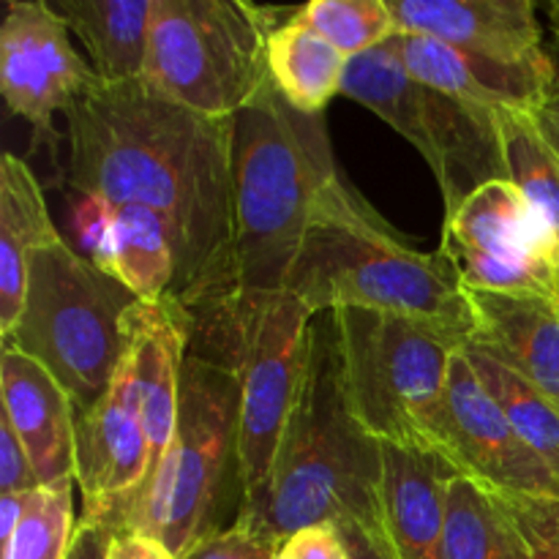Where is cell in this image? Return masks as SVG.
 <instances>
[{
	"mask_svg": "<svg viewBox=\"0 0 559 559\" xmlns=\"http://www.w3.org/2000/svg\"><path fill=\"white\" fill-rule=\"evenodd\" d=\"M69 186L112 205H142L167 222L175 254L173 300L213 336L233 311V123L158 96L142 80L93 87L66 112Z\"/></svg>",
	"mask_w": 559,
	"mask_h": 559,
	"instance_id": "6da1fadb",
	"label": "cell"
},
{
	"mask_svg": "<svg viewBox=\"0 0 559 559\" xmlns=\"http://www.w3.org/2000/svg\"><path fill=\"white\" fill-rule=\"evenodd\" d=\"M336 173L325 115L298 112L267 80L233 123L238 293L224 325L213 336L191 342V353L227 360L240 328L257 309L287 293L311 205Z\"/></svg>",
	"mask_w": 559,
	"mask_h": 559,
	"instance_id": "7a4b0ae2",
	"label": "cell"
},
{
	"mask_svg": "<svg viewBox=\"0 0 559 559\" xmlns=\"http://www.w3.org/2000/svg\"><path fill=\"white\" fill-rule=\"evenodd\" d=\"M287 293L311 314L380 311L431 328L459 349L473 342L469 293L442 251H420L358 189L333 175L317 194Z\"/></svg>",
	"mask_w": 559,
	"mask_h": 559,
	"instance_id": "3957f363",
	"label": "cell"
},
{
	"mask_svg": "<svg viewBox=\"0 0 559 559\" xmlns=\"http://www.w3.org/2000/svg\"><path fill=\"white\" fill-rule=\"evenodd\" d=\"M380 480L382 442L360 426L347 399L336 314H317L267 495L254 516L238 522L276 544L306 527L344 522L364 524L382 540Z\"/></svg>",
	"mask_w": 559,
	"mask_h": 559,
	"instance_id": "277c9868",
	"label": "cell"
},
{
	"mask_svg": "<svg viewBox=\"0 0 559 559\" xmlns=\"http://www.w3.org/2000/svg\"><path fill=\"white\" fill-rule=\"evenodd\" d=\"M243 511L240 377L211 355H186L175 437L123 530L183 557Z\"/></svg>",
	"mask_w": 559,
	"mask_h": 559,
	"instance_id": "5b68a950",
	"label": "cell"
},
{
	"mask_svg": "<svg viewBox=\"0 0 559 559\" xmlns=\"http://www.w3.org/2000/svg\"><path fill=\"white\" fill-rule=\"evenodd\" d=\"M134 295L63 238L36 251L22 314L3 344L31 355L74 402L76 415L112 388L126 360V314Z\"/></svg>",
	"mask_w": 559,
	"mask_h": 559,
	"instance_id": "8992f818",
	"label": "cell"
},
{
	"mask_svg": "<svg viewBox=\"0 0 559 559\" xmlns=\"http://www.w3.org/2000/svg\"><path fill=\"white\" fill-rule=\"evenodd\" d=\"M267 31L246 0H156L140 80L205 118H235L267 82Z\"/></svg>",
	"mask_w": 559,
	"mask_h": 559,
	"instance_id": "52a82bcc",
	"label": "cell"
},
{
	"mask_svg": "<svg viewBox=\"0 0 559 559\" xmlns=\"http://www.w3.org/2000/svg\"><path fill=\"white\" fill-rule=\"evenodd\" d=\"M342 93L385 120L424 156L440 183L445 216L480 186L508 180L497 112L418 82L388 44L349 60Z\"/></svg>",
	"mask_w": 559,
	"mask_h": 559,
	"instance_id": "ba28073f",
	"label": "cell"
},
{
	"mask_svg": "<svg viewBox=\"0 0 559 559\" xmlns=\"http://www.w3.org/2000/svg\"><path fill=\"white\" fill-rule=\"evenodd\" d=\"M347 399L380 442L420 448V431L442 402L459 347L431 328L380 311H333Z\"/></svg>",
	"mask_w": 559,
	"mask_h": 559,
	"instance_id": "9c48e42d",
	"label": "cell"
},
{
	"mask_svg": "<svg viewBox=\"0 0 559 559\" xmlns=\"http://www.w3.org/2000/svg\"><path fill=\"white\" fill-rule=\"evenodd\" d=\"M311 320L300 300L276 295L240 328L227 358L240 377V516H254L271 486L309 360Z\"/></svg>",
	"mask_w": 559,
	"mask_h": 559,
	"instance_id": "30bf717a",
	"label": "cell"
},
{
	"mask_svg": "<svg viewBox=\"0 0 559 559\" xmlns=\"http://www.w3.org/2000/svg\"><path fill=\"white\" fill-rule=\"evenodd\" d=\"M442 254L467 293L559 300V243L511 180L480 186L445 216Z\"/></svg>",
	"mask_w": 559,
	"mask_h": 559,
	"instance_id": "8fae6325",
	"label": "cell"
},
{
	"mask_svg": "<svg viewBox=\"0 0 559 559\" xmlns=\"http://www.w3.org/2000/svg\"><path fill=\"white\" fill-rule=\"evenodd\" d=\"M420 448L502 500H559L557 475L513 431L462 349L453 355L445 396L426 418Z\"/></svg>",
	"mask_w": 559,
	"mask_h": 559,
	"instance_id": "7c38bea8",
	"label": "cell"
},
{
	"mask_svg": "<svg viewBox=\"0 0 559 559\" xmlns=\"http://www.w3.org/2000/svg\"><path fill=\"white\" fill-rule=\"evenodd\" d=\"M93 66L69 38V27L44 0H11L0 22V93L11 115L36 134H52V118L98 87Z\"/></svg>",
	"mask_w": 559,
	"mask_h": 559,
	"instance_id": "4fadbf2b",
	"label": "cell"
},
{
	"mask_svg": "<svg viewBox=\"0 0 559 559\" xmlns=\"http://www.w3.org/2000/svg\"><path fill=\"white\" fill-rule=\"evenodd\" d=\"M76 489L80 522L123 530L151 486V448L129 366L91 409L76 415Z\"/></svg>",
	"mask_w": 559,
	"mask_h": 559,
	"instance_id": "5bb4252c",
	"label": "cell"
},
{
	"mask_svg": "<svg viewBox=\"0 0 559 559\" xmlns=\"http://www.w3.org/2000/svg\"><path fill=\"white\" fill-rule=\"evenodd\" d=\"M388 47L418 82L491 112L522 109L535 115L559 85L549 55L535 60H502L415 33H396Z\"/></svg>",
	"mask_w": 559,
	"mask_h": 559,
	"instance_id": "9a60e30c",
	"label": "cell"
},
{
	"mask_svg": "<svg viewBox=\"0 0 559 559\" xmlns=\"http://www.w3.org/2000/svg\"><path fill=\"white\" fill-rule=\"evenodd\" d=\"M194 322L178 300H136L126 314V366L142 404V426L151 448V480L175 437L180 382Z\"/></svg>",
	"mask_w": 559,
	"mask_h": 559,
	"instance_id": "2e32d148",
	"label": "cell"
},
{
	"mask_svg": "<svg viewBox=\"0 0 559 559\" xmlns=\"http://www.w3.org/2000/svg\"><path fill=\"white\" fill-rule=\"evenodd\" d=\"M456 478L437 453L382 442L380 513L391 559H445L448 495Z\"/></svg>",
	"mask_w": 559,
	"mask_h": 559,
	"instance_id": "e0dca14e",
	"label": "cell"
},
{
	"mask_svg": "<svg viewBox=\"0 0 559 559\" xmlns=\"http://www.w3.org/2000/svg\"><path fill=\"white\" fill-rule=\"evenodd\" d=\"M0 396L3 415L31 459L38 486L74 478L76 409L66 388L31 355L3 344Z\"/></svg>",
	"mask_w": 559,
	"mask_h": 559,
	"instance_id": "ac0fdd59",
	"label": "cell"
},
{
	"mask_svg": "<svg viewBox=\"0 0 559 559\" xmlns=\"http://www.w3.org/2000/svg\"><path fill=\"white\" fill-rule=\"evenodd\" d=\"M399 33L502 60L549 55L533 0H388Z\"/></svg>",
	"mask_w": 559,
	"mask_h": 559,
	"instance_id": "d6986e66",
	"label": "cell"
},
{
	"mask_svg": "<svg viewBox=\"0 0 559 559\" xmlns=\"http://www.w3.org/2000/svg\"><path fill=\"white\" fill-rule=\"evenodd\" d=\"M473 347L502 360L559 407V300L469 293Z\"/></svg>",
	"mask_w": 559,
	"mask_h": 559,
	"instance_id": "ffe728a7",
	"label": "cell"
},
{
	"mask_svg": "<svg viewBox=\"0 0 559 559\" xmlns=\"http://www.w3.org/2000/svg\"><path fill=\"white\" fill-rule=\"evenodd\" d=\"M60 240L36 175L14 153L0 158V333L11 336L22 314L36 251Z\"/></svg>",
	"mask_w": 559,
	"mask_h": 559,
	"instance_id": "44dd1931",
	"label": "cell"
},
{
	"mask_svg": "<svg viewBox=\"0 0 559 559\" xmlns=\"http://www.w3.org/2000/svg\"><path fill=\"white\" fill-rule=\"evenodd\" d=\"M156 0H52V11L85 44L104 85L140 80Z\"/></svg>",
	"mask_w": 559,
	"mask_h": 559,
	"instance_id": "7402d4cb",
	"label": "cell"
},
{
	"mask_svg": "<svg viewBox=\"0 0 559 559\" xmlns=\"http://www.w3.org/2000/svg\"><path fill=\"white\" fill-rule=\"evenodd\" d=\"M267 80L304 115H325L347 76L349 58L304 20V11L267 36Z\"/></svg>",
	"mask_w": 559,
	"mask_h": 559,
	"instance_id": "603a6c76",
	"label": "cell"
},
{
	"mask_svg": "<svg viewBox=\"0 0 559 559\" xmlns=\"http://www.w3.org/2000/svg\"><path fill=\"white\" fill-rule=\"evenodd\" d=\"M107 276L118 278L136 300L173 298L175 254L167 222L142 205H120Z\"/></svg>",
	"mask_w": 559,
	"mask_h": 559,
	"instance_id": "cb8c5ba5",
	"label": "cell"
},
{
	"mask_svg": "<svg viewBox=\"0 0 559 559\" xmlns=\"http://www.w3.org/2000/svg\"><path fill=\"white\" fill-rule=\"evenodd\" d=\"M445 559H524L511 502L456 478L448 495Z\"/></svg>",
	"mask_w": 559,
	"mask_h": 559,
	"instance_id": "d4e9b609",
	"label": "cell"
},
{
	"mask_svg": "<svg viewBox=\"0 0 559 559\" xmlns=\"http://www.w3.org/2000/svg\"><path fill=\"white\" fill-rule=\"evenodd\" d=\"M473 366L475 377L484 382L486 391L495 396L506 418L511 420L513 431L527 442L530 451L557 475L559 480V407L549 396L530 385L522 374L508 369L502 360L491 358L484 349L467 347L462 349Z\"/></svg>",
	"mask_w": 559,
	"mask_h": 559,
	"instance_id": "484cf974",
	"label": "cell"
},
{
	"mask_svg": "<svg viewBox=\"0 0 559 559\" xmlns=\"http://www.w3.org/2000/svg\"><path fill=\"white\" fill-rule=\"evenodd\" d=\"M506 153L508 180L524 200L544 216L559 243V153L535 123V115L522 109L497 112Z\"/></svg>",
	"mask_w": 559,
	"mask_h": 559,
	"instance_id": "4316f807",
	"label": "cell"
},
{
	"mask_svg": "<svg viewBox=\"0 0 559 559\" xmlns=\"http://www.w3.org/2000/svg\"><path fill=\"white\" fill-rule=\"evenodd\" d=\"M76 478L55 480L36 486L27 495L25 513L3 544V559H69L74 549L76 522L74 513Z\"/></svg>",
	"mask_w": 559,
	"mask_h": 559,
	"instance_id": "83f0119b",
	"label": "cell"
},
{
	"mask_svg": "<svg viewBox=\"0 0 559 559\" xmlns=\"http://www.w3.org/2000/svg\"><path fill=\"white\" fill-rule=\"evenodd\" d=\"M304 20L349 60L382 47L399 33L388 0H314Z\"/></svg>",
	"mask_w": 559,
	"mask_h": 559,
	"instance_id": "f1b7e54d",
	"label": "cell"
},
{
	"mask_svg": "<svg viewBox=\"0 0 559 559\" xmlns=\"http://www.w3.org/2000/svg\"><path fill=\"white\" fill-rule=\"evenodd\" d=\"M69 200V224L74 251L87 262L107 273L109 251H112L115 222H118V205L93 191H71Z\"/></svg>",
	"mask_w": 559,
	"mask_h": 559,
	"instance_id": "f546056e",
	"label": "cell"
},
{
	"mask_svg": "<svg viewBox=\"0 0 559 559\" xmlns=\"http://www.w3.org/2000/svg\"><path fill=\"white\" fill-rule=\"evenodd\" d=\"M276 549V540L262 535L260 530L249 527L246 522H235L197 540L180 559H273Z\"/></svg>",
	"mask_w": 559,
	"mask_h": 559,
	"instance_id": "4dcf8cb0",
	"label": "cell"
},
{
	"mask_svg": "<svg viewBox=\"0 0 559 559\" xmlns=\"http://www.w3.org/2000/svg\"><path fill=\"white\" fill-rule=\"evenodd\" d=\"M524 538V559H559V500H508Z\"/></svg>",
	"mask_w": 559,
	"mask_h": 559,
	"instance_id": "1f68e13d",
	"label": "cell"
},
{
	"mask_svg": "<svg viewBox=\"0 0 559 559\" xmlns=\"http://www.w3.org/2000/svg\"><path fill=\"white\" fill-rule=\"evenodd\" d=\"M38 486L33 464L11 420L0 413V491H33Z\"/></svg>",
	"mask_w": 559,
	"mask_h": 559,
	"instance_id": "d6a6232c",
	"label": "cell"
},
{
	"mask_svg": "<svg viewBox=\"0 0 559 559\" xmlns=\"http://www.w3.org/2000/svg\"><path fill=\"white\" fill-rule=\"evenodd\" d=\"M273 559H347V551L333 524H317L284 538Z\"/></svg>",
	"mask_w": 559,
	"mask_h": 559,
	"instance_id": "836d02e7",
	"label": "cell"
},
{
	"mask_svg": "<svg viewBox=\"0 0 559 559\" xmlns=\"http://www.w3.org/2000/svg\"><path fill=\"white\" fill-rule=\"evenodd\" d=\"M104 559H178L173 551L158 540L147 538V535L129 533V530H118L112 535L107 557Z\"/></svg>",
	"mask_w": 559,
	"mask_h": 559,
	"instance_id": "e575fe53",
	"label": "cell"
},
{
	"mask_svg": "<svg viewBox=\"0 0 559 559\" xmlns=\"http://www.w3.org/2000/svg\"><path fill=\"white\" fill-rule=\"evenodd\" d=\"M333 527H336L338 535H342L347 559H391L385 544H382L371 530H366L364 524L344 522V524H333Z\"/></svg>",
	"mask_w": 559,
	"mask_h": 559,
	"instance_id": "d590c367",
	"label": "cell"
},
{
	"mask_svg": "<svg viewBox=\"0 0 559 559\" xmlns=\"http://www.w3.org/2000/svg\"><path fill=\"white\" fill-rule=\"evenodd\" d=\"M115 533H118V530L107 527V524L80 522L74 549H71L69 559H104L107 557V549L109 544H112Z\"/></svg>",
	"mask_w": 559,
	"mask_h": 559,
	"instance_id": "8d00e7d4",
	"label": "cell"
},
{
	"mask_svg": "<svg viewBox=\"0 0 559 559\" xmlns=\"http://www.w3.org/2000/svg\"><path fill=\"white\" fill-rule=\"evenodd\" d=\"M27 495L31 491H0V546L11 538V533L20 524L27 506Z\"/></svg>",
	"mask_w": 559,
	"mask_h": 559,
	"instance_id": "74e56055",
	"label": "cell"
},
{
	"mask_svg": "<svg viewBox=\"0 0 559 559\" xmlns=\"http://www.w3.org/2000/svg\"><path fill=\"white\" fill-rule=\"evenodd\" d=\"M535 123H538V129L544 131L546 140H549L551 145H555V151L559 153V85L557 91L551 93L549 102L535 112Z\"/></svg>",
	"mask_w": 559,
	"mask_h": 559,
	"instance_id": "f35d334b",
	"label": "cell"
},
{
	"mask_svg": "<svg viewBox=\"0 0 559 559\" xmlns=\"http://www.w3.org/2000/svg\"><path fill=\"white\" fill-rule=\"evenodd\" d=\"M549 20H551V27H555V33L559 38V0H551L549 3Z\"/></svg>",
	"mask_w": 559,
	"mask_h": 559,
	"instance_id": "ab89813d",
	"label": "cell"
}]
</instances>
